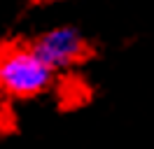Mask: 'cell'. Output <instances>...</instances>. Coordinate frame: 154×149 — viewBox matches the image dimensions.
<instances>
[{
	"mask_svg": "<svg viewBox=\"0 0 154 149\" xmlns=\"http://www.w3.org/2000/svg\"><path fill=\"white\" fill-rule=\"evenodd\" d=\"M54 70L33 44L0 47V91L12 98H35L51 86Z\"/></svg>",
	"mask_w": 154,
	"mask_h": 149,
	"instance_id": "6da1fadb",
	"label": "cell"
},
{
	"mask_svg": "<svg viewBox=\"0 0 154 149\" xmlns=\"http://www.w3.org/2000/svg\"><path fill=\"white\" fill-rule=\"evenodd\" d=\"M33 49L51 70H63L75 63H82L91 54L87 40L79 35V30L70 26L54 28L45 35H40L33 42Z\"/></svg>",
	"mask_w": 154,
	"mask_h": 149,
	"instance_id": "7a4b0ae2",
	"label": "cell"
},
{
	"mask_svg": "<svg viewBox=\"0 0 154 149\" xmlns=\"http://www.w3.org/2000/svg\"><path fill=\"white\" fill-rule=\"evenodd\" d=\"M49 2H56V0H49Z\"/></svg>",
	"mask_w": 154,
	"mask_h": 149,
	"instance_id": "3957f363",
	"label": "cell"
}]
</instances>
